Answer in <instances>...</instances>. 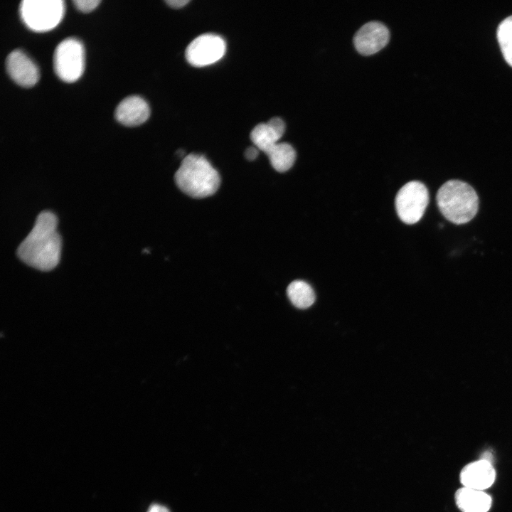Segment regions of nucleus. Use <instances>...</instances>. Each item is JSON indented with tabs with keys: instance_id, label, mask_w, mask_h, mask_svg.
Instances as JSON below:
<instances>
[{
	"instance_id": "f3484780",
	"label": "nucleus",
	"mask_w": 512,
	"mask_h": 512,
	"mask_svg": "<svg viewBox=\"0 0 512 512\" xmlns=\"http://www.w3.org/2000/svg\"><path fill=\"white\" fill-rule=\"evenodd\" d=\"M101 2L100 0H74L76 9L82 12L87 13L94 10Z\"/></svg>"
},
{
	"instance_id": "6e6552de",
	"label": "nucleus",
	"mask_w": 512,
	"mask_h": 512,
	"mask_svg": "<svg viewBox=\"0 0 512 512\" xmlns=\"http://www.w3.org/2000/svg\"><path fill=\"white\" fill-rule=\"evenodd\" d=\"M5 65L8 75L19 86L32 87L39 79L37 65L21 50L15 49L9 53Z\"/></svg>"
},
{
	"instance_id": "9b49d317",
	"label": "nucleus",
	"mask_w": 512,
	"mask_h": 512,
	"mask_svg": "<svg viewBox=\"0 0 512 512\" xmlns=\"http://www.w3.org/2000/svg\"><path fill=\"white\" fill-rule=\"evenodd\" d=\"M495 478L492 464L484 459L466 464L460 472V481L464 487L480 491L490 487Z\"/></svg>"
},
{
	"instance_id": "39448f33",
	"label": "nucleus",
	"mask_w": 512,
	"mask_h": 512,
	"mask_svg": "<svg viewBox=\"0 0 512 512\" xmlns=\"http://www.w3.org/2000/svg\"><path fill=\"white\" fill-rule=\"evenodd\" d=\"M85 68V49L78 38L69 37L60 41L53 53V69L65 82L78 80Z\"/></svg>"
},
{
	"instance_id": "0eeeda50",
	"label": "nucleus",
	"mask_w": 512,
	"mask_h": 512,
	"mask_svg": "<svg viewBox=\"0 0 512 512\" xmlns=\"http://www.w3.org/2000/svg\"><path fill=\"white\" fill-rule=\"evenodd\" d=\"M225 50L226 43L221 36L214 33H203L188 45L185 55L191 65L202 67L220 60Z\"/></svg>"
},
{
	"instance_id": "ddd939ff",
	"label": "nucleus",
	"mask_w": 512,
	"mask_h": 512,
	"mask_svg": "<svg viewBox=\"0 0 512 512\" xmlns=\"http://www.w3.org/2000/svg\"><path fill=\"white\" fill-rule=\"evenodd\" d=\"M272 166L279 172L289 170L294 164L296 151L293 146L287 142H278L267 153Z\"/></svg>"
},
{
	"instance_id": "423d86ee",
	"label": "nucleus",
	"mask_w": 512,
	"mask_h": 512,
	"mask_svg": "<svg viewBox=\"0 0 512 512\" xmlns=\"http://www.w3.org/2000/svg\"><path fill=\"white\" fill-rule=\"evenodd\" d=\"M429 203V193L424 183L412 181L405 184L395 197V208L400 219L406 224L417 223Z\"/></svg>"
},
{
	"instance_id": "f8f14e48",
	"label": "nucleus",
	"mask_w": 512,
	"mask_h": 512,
	"mask_svg": "<svg viewBox=\"0 0 512 512\" xmlns=\"http://www.w3.org/2000/svg\"><path fill=\"white\" fill-rule=\"evenodd\" d=\"M455 500L462 512H487L491 505V496L486 493L464 486L456 491Z\"/></svg>"
},
{
	"instance_id": "aec40b11",
	"label": "nucleus",
	"mask_w": 512,
	"mask_h": 512,
	"mask_svg": "<svg viewBox=\"0 0 512 512\" xmlns=\"http://www.w3.org/2000/svg\"><path fill=\"white\" fill-rule=\"evenodd\" d=\"M188 0H167L166 2L171 7L180 8L188 4Z\"/></svg>"
},
{
	"instance_id": "f03ea898",
	"label": "nucleus",
	"mask_w": 512,
	"mask_h": 512,
	"mask_svg": "<svg viewBox=\"0 0 512 512\" xmlns=\"http://www.w3.org/2000/svg\"><path fill=\"white\" fill-rule=\"evenodd\" d=\"M175 182L186 194L193 198H206L214 194L220 184L218 171L203 156L189 154L176 171Z\"/></svg>"
},
{
	"instance_id": "7ed1b4c3",
	"label": "nucleus",
	"mask_w": 512,
	"mask_h": 512,
	"mask_svg": "<svg viewBox=\"0 0 512 512\" xmlns=\"http://www.w3.org/2000/svg\"><path fill=\"white\" fill-rule=\"evenodd\" d=\"M437 206L449 221L464 224L474 218L479 208V198L475 190L460 180H449L438 190Z\"/></svg>"
},
{
	"instance_id": "a211bd4d",
	"label": "nucleus",
	"mask_w": 512,
	"mask_h": 512,
	"mask_svg": "<svg viewBox=\"0 0 512 512\" xmlns=\"http://www.w3.org/2000/svg\"><path fill=\"white\" fill-rule=\"evenodd\" d=\"M258 153H259V149L256 146L255 147L251 146V147H248L245 150V157L247 159H248L250 161H252V160H255L257 157Z\"/></svg>"
},
{
	"instance_id": "20e7f679",
	"label": "nucleus",
	"mask_w": 512,
	"mask_h": 512,
	"mask_svg": "<svg viewBox=\"0 0 512 512\" xmlns=\"http://www.w3.org/2000/svg\"><path fill=\"white\" fill-rule=\"evenodd\" d=\"M64 11L62 0H23L19 5L23 23L35 32L53 29L61 21Z\"/></svg>"
},
{
	"instance_id": "9d476101",
	"label": "nucleus",
	"mask_w": 512,
	"mask_h": 512,
	"mask_svg": "<svg viewBox=\"0 0 512 512\" xmlns=\"http://www.w3.org/2000/svg\"><path fill=\"white\" fill-rule=\"evenodd\" d=\"M150 109L146 101L138 95L124 98L117 106L114 117L118 122L127 126H138L149 117Z\"/></svg>"
},
{
	"instance_id": "f257e3e1",
	"label": "nucleus",
	"mask_w": 512,
	"mask_h": 512,
	"mask_svg": "<svg viewBox=\"0 0 512 512\" xmlns=\"http://www.w3.org/2000/svg\"><path fill=\"white\" fill-rule=\"evenodd\" d=\"M57 226L58 219L53 213L41 212L18 247L17 255L21 260L41 271L55 268L60 259L62 245Z\"/></svg>"
},
{
	"instance_id": "6ab92c4d",
	"label": "nucleus",
	"mask_w": 512,
	"mask_h": 512,
	"mask_svg": "<svg viewBox=\"0 0 512 512\" xmlns=\"http://www.w3.org/2000/svg\"><path fill=\"white\" fill-rule=\"evenodd\" d=\"M147 512H170V511L164 506L154 503L149 507Z\"/></svg>"
},
{
	"instance_id": "dca6fc26",
	"label": "nucleus",
	"mask_w": 512,
	"mask_h": 512,
	"mask_svg": "<svg viewBox=\"0 0 512 512\" xmlns=\"http://www.w3.org/2000/svg\"><path fill=\"white\" fill-rule=\"evenodd\" d=\"M497 39L505 60L512 67V16L498 26Z\"/></svg>"
},
{
	"instance_id": "4468645a",
	"label": "nucleus",
	"mask_w": 512,
	"mask_h": 512,
	"mask_svg": "<svg viewBox=\"0 0 512 512\" xmlns=\"http://www.w3.org/2000/svg\"><path fill=\"white\" fill-rule=\"evenodd\" d=\"M287 294L292 304L299 309H306L315 301L312 287L306 282L295 280L287 289Z\"/></svg>"
},
{
	"instance_id": "1a4fd4ad",
	"label": "nucleus",
	"mask_w": 512,
	"mask_h": 512,
	"mask_svg": "<svg viewBox=\"0 0 512 512\" xmlns=\"http://www.w3.org/2000/svg\"><path fill=\"white\" fill-rule=\"evenodd\" d=\"M390 38L388 27L378 21L363 24L355 33L353 43L356 50L363 55H370L383 48Z\"/></svg>"
},
{
	"instance_id": "2eb2a0df",
	"label": "nucleus",
	"mask_w": 512,
	"mask_h": 512,
	"mask_svg": "<svg viewBox=\"0 0 512 512\" xmlns=\"http://www.w3.org/2000/svg\"><path fill=\"white\" fill-rule=\"evenodd\" d=\"M283 134L276 131L268 122L257 124L250 133V139L259 149L265 154L277 143Z\"/></svg>"
},
{
	"instance_id": "412c9836",
	"label": "nucleus",
	"mask_w": 512,
	"mask_h": 512,
	"mask_svg": "<svg viewBox=\"0 0 512 512\" xmlns=\"http://www.w3.org/2000/svg\"><path fill=\"white\" fill-rule=\"evenodd\" d=\"M481 459L486 460L492 464L493 455L490 452H486L483 454V456Z\"/></svg>"
}]
</instances>
